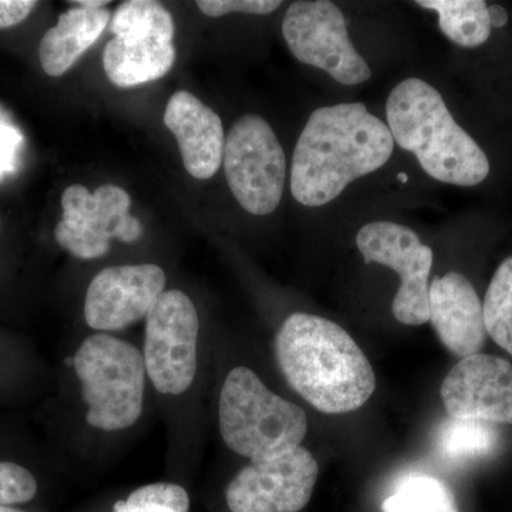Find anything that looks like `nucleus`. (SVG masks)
<instances>
[{
    "label": "nucleus",
    "instance_id": "4468645a",
    "mask_svg": "<svg viewBox=\"0 0 512 512\" xmlns=\"http://www.w3.org/2000/svg\"><path fill=\"white\" fill-rule=\"evenodd\" d=\"M429 306L431 325L453 355L464 359L480 353L487 339L483 303L466 276L456 271L434 276Z\"/></svg>",
    "mask_w": 512,
    "mask_h": 512
},
{
    "label": "nucleus",
    "instance_id": "a211bd4d",
    "mask_svg": "<svg viewBox=\"0 0 512 512\" xmlns=\"http://www.w3.org/2000/svg\"><path fill=\"white\" fill-rule=\"evenodd\" d=\"M416 5L436 10L441 32L458 46L471 49L490 39L493 28L484 0H417Z\"/></svg>",
    "mask_w": 512,
    "mask_h": 512
},
{
    "label": "nucleus",
    "instance_id": "4be33fe9",
    "mask_svg": "<svg viewBox=\"0 0 512 512\" xmlns=\"http://www.w3.org/2000/svg\"><path fill=\"white\" fill-rule=\"evenodd\" d=\"M485 330L512 356V256L498 266L483 303Z\"/></svg>",
    "mask_w": 512,
    "mask_h": 512
},
{
    "label": "nucleus",
    "instance_id": "f8f14e48",
    "mask_svg": "<svg viewBox=\"0 0 512 512\" xmlns=\"http://www.w3.org/2000/svg\"><path fill=\"white\" fill-rule=\"evenodd\" d=\"M441 399L451 419L512 424V365L503 357H464L441 384Z\"/></svg>",
    "mask_w": 512,
    "mask_h": 512
},
{
    "label": "nucleus",
    "instance_id": "b1692460",
    "mask_svg": "<svg viewBox=\"0 0 512 512\" xmlns=\"http://www.w3.org/2000/svg\"><path fill=\"white\" fill-rule=\"evenodd\" d=\"M37 494L35 476L10 461H0V507H12L32 501Z\"/></svg>",
    "mask_w": 512,
    "mask_h": 512
},
{
    "label": "nucleus",
    "instance_id": "9d476101",
    "mask_svg": "<svg viewBox=\"0 0 512 512\" xmlns=\"http://www.w3.org/2000/svg\"><path fill=\"white\" fill-rule=\"evenodd\" d=\"M318 476V461L303 447L274 460L251 461L227 487L229 510L299 512L311 501Z\"/></svg>",
    "mask_w": 512,
    "mask_h": 512
},
{
    "label": "nucleus",
    "instance_id": "bb28decb",
    "mask_svg": "<svg viewBox=\"0 0 512 512\" xmlns=\"http://www.w3.org/2000/svg\"><path fill=\"white\" fill-rule=\"evenodd\" d=\"M143 235V225L133 215L128 214L120 221L119 227L114 232V238L121 242H136Z\"/></svg>",
    "mask_w": 512,
    "mask_h": 512
},
{
    "label": "nucleus",
    "instance_id": "c85d7f7f",
    "mask_svg": "<svg viewBox=\"0 0 512 512\" xmlns=\"http://www.w3.org/2000/svg\"><path fill=\"white\" fill-rule=\"evenodd\" d=\"M72 5L80 6V8L87 9H100L109 5V0H77V2H70Z\"/></svg>",
    "mask_w": 512,
    "mask_h": 512
},
{
    "label": "nucleus",
    "instance_id": "393cba45",
    "mask_svg": "<svg viewBox=\"0 0 512 512\" xmlns=\"http://www.w3.org/2000/svg\"><path fill=\"white\" fill-rule=\"evenodd\" d=\"M279 0H198L197 6L210 18H221L228 13L239 12L249 15H269L279 9Z\"/></svg>",
    "mask_w": 512,
    "mask_h": 512
},
{
    "label": "nucleus",
    "instance_id": "7ed1b4c3",
    "mask_svg": "<svg viewBox=\"0 0 512 512\" xmlns=\"http://www.w3.org/2000/svg\"><path fill=\"white\" fill-rule=\"evenodd\" d=\"M386 117L394 143L413 153L434 180L474 187L490 174L484 151L424 80L410 77L397 84L387 99Z\"/></svg>",
    "mask_w": 512,
    "mask_h": 512
},
{
    "label": "nucleus",
    "instance_id": "1a4fd4ad",
    "mask_svg": "<svg viewBox=\"0 0 512 512\" xmlns=\"http://www.w3.org/2000/svg\"><path fill=\"white\" fill-rule=\"evenodd\" d=\"M356 245L366 264L392 268L400 276L393 315L403 325L419 326L430 320L429 276L433 249L413 229L396 222L377 221L360 228Z\"/></svg>",
    "mask_w": 512,
    "mask_h": 512
},
{
    "label": "nucleus",
    "instance_id": "9b49d317",
    "mask_svg": "<svg viewBox=\"0 0 512 512\" xmlns=\"http://www.w3.org/2000/svg\"><path fill=\"white\" fill-rule=\"evenodd\" d=\"M165 274L154 264L121 265L103 269L90 282L84 318L97 332H117L143 318L164 292Z\"/></svg>",
    "mask_w": 512,
    "mask_h": 512
},
{
    "label": "nucleus",
    "instance_id": "5701e85b",
    "mask_svg": "<svg viewBox=\"0 0 512 512\" xmlns=\"http://www.w3.org/2000/svg\"><path fill=\"white\" fill-rule=\"evenodd\" d=\"M114 512H188L190 495L181 485L156 483L143 485L114 504Z\"/></svg>",
    "mask_w": 512,
    "mask_h": 512
},
{
    "label": "nucleus",
    "instance_id": "dca6fc26",
    "mask_svg": "<svg viewBox=\"0 0 512 512\" xmlns=\"http://www.w3.org/2000/svg\"><path fill=\"white\" fill-rule=\"evenodd\" d=\"M111 20L109 9L72 8L60 15L55 28L49 29L39 46L43 72L60 77L99 40Z\"/></svg>",
    "mask_w": 512,
    "mask_h": 512
},
{
    "label": "nucleus",
    "instance_id": "aec40b11",
    "mask_svg": "<svg viewBox=\"0 0 512 512\" xmlns=\"http://www.w3.org/2000/svg\"><path fill=\"white\" fill-rule=\"evenodd\" d=\"M500 443L494 424L478 420L450 419L437 437L440 453L454 463L490 456Z\"/></svg>",
    "mask_w": 512,
    "mask_h": 512
},
{
    "label": "nucleus",
    "instance_id": "20e7f679",
    "mask_svg": "<svg viewBox=\"0 0 512 512\" xmlns=\"http://www.w3.org/2000/svg\"><path fill=\"white\" fill-rule=\"evenodd\" d=\"M218 420L225 444L251 461L284 456L301 447L308 433L305 410L271 392L248 367L228 373Z\"/></svg>",
    "mask_w": 512,
    "mask_h": 512
},
{
    "label": "nucleus",
    "instance_id": "f3484780",
    "mask_svg": "<svg viewBox=\"0 0 512 512\" xmlns=\"http://www.w3.org/2000/svg\"><path fill=\"white\" fill-rule=\"evenodd\" d=\"M175 56L173 42L114 37L104 49V72L114 86L130 89L164 77L173 69Z\"/></svg>",
    "mask_w": 512,
    "mask_h": 512
},
{
    "label": "nucleus",
    "instance_id": "423d86ee",
    "mask_svg": "<svg viewBox=\"0 0 512 512\" xmlns=\"http://www.w3.org/2000/svg\"><path fill=\"white\" fill-rule=\"evenodd\" d=\"M222 163L229 188L245 211L268 215L279 207L284 195L286 158L268 121L254 114L235 121L225 140Z\"/></svg>",
    "mask_w": 512,
    "mask_h": 512
},
{
    "label": "nucleus",
    "instance_id": "cd10ccee",
    "mask_svg": "<svg viewBox=\"0 0 512 512\" xmlns=\"http://www.w3.org/2000/svg\"><path fill=\"white\" fill-rule=\"evenodd\" d=\"M488 18L491 28H504L508 23V12L500 5L488 6Z\"/></svg>",
    "mask_w": 512,
    "mask_h": 512
},
{
    "label": "nucleus",
    "instance_id": "a878e982",
    "mask_svg": "<svg viewBox=\"0 0 512 512\" xmlns=\"http://www.w3.org/2000/svg\"><path fill=\"white\" fill-rule=\"evenodd\" d=\"M36 6L33 0H0V29L19 25L29 18Z\"/></svg>",
    "mask_w": 512,
    "mask_h": 512
},
{
    "label": "nucleus",
    "instance_id": "f257e3e1",
    "mask_svg": "<svg viewBox=\"0 0 512 512\" xmlns=\"http://www.w3.org/2000/svg\"><path fill=\"white\" fill-rule=\"evenodd\" d=\"M393 150L389 127L365 104L315 110L293 151V198L305 207L329 204L357 178L382 168Z\"/></svg>",
    "mask_w": 512,
    "mask_h": 512
},
{
    "label": "nucleus",
    "instance_id": "0eeeda50",
    "mask_svg": "<svg viewBox=\"0 0 512 512\" xmlns=\"http://www.w3.org/2000/svg\"><path fill=\"white\" fill-rule=\"evenodd\" d=\"M200 318L178 289L164 291L148 312L144 363L151 383L163 394H183L197 375Z\"/></svg>",
    "mask_w": 512,
    "mask_h": 512
},
{
    "label": "nucleus",
    "instance_id": "2eb2a0df",
    "mask_svg": "<svg viewBox=\"0 0 512 512\" xmlns=\"http://www.w3.org/2000/svg\"><path fill=\"white\" fill-rule=\"evenodd\" d=\"M164 123L177 138L187 173L197 180L214 177L224 158L220 116L194 94L180 90L168 100Z\"/></svg>",
    "mask_w": 512,
    "mask_h": 512
},
{
    "label": "nucleus",
    "instance_id": "39448f33",
    "mask_svg": "<svg viewBox=\"0 0 512 512\" xmlns=\"http://www.w3.org/2000/svg\"><path fill=\"white\" fill-rule=\"evenodd\" d=\"M73 366L82 382L90 426L120 431L137 423L147 373L140 349L107 333H94L77 349Z\"/></svg>",
    "mask_w": 512,
    "mask_h": 512
},
{
    "label": "nucleus",
    "instance_id": "6ab92c4d",
    "mask_svg": "<svg viewBox=\"0 0 512 512\" xmlns=\"http://www.w3.org/2000/svg\"><path fill=\"white\" fill-rule=\"evenodd\" d=\"M110 30L117 39L173 42L174 20L160 2L128 0L113 13Z\"/></svg>",
    "mask_w": 512,
    "mask_h": 512
},
{
    "label": "nucleus",
    "instance_id": "6e6552de",
    "mask_svg": "<svg viewBox=\"0 0 512 512\" xmlns=\"http://www.w3.org/2000/svg\"><path fill=\"white\" fill-rule=\"evenodd\" d=\"M282 35L299 62L318 67L345 86L372 77L369 64L349 39L342 10L328 0L292 3L282 23Z\"/></svg>",
    "mask_w": 512,
    "mask_h": 512
},
{
    "label": "nucleus",
    "instance_id": "c756f323",
    "mask_svg": "<svg viewBox=\"0 0 512 512\" xmlns=\"http://www.w3.org/2000/svg\"><path fill=\"white\" fill-rule=\"evenodd\" d=\"M0 512H26V511L18 510V508H13V507H5V505H3V507H0Z\"/></svg>",
    "mask_w": 512,
    "mask_h": 512
},
{
    "label": "nucleus",
    "instance_id": "412c9836",
    "mask_svg": "<svg viewBox=\"0 0 512 512\" xmlns=\"http://www.w3.org/2000/svg\"><path fill=\"white\" fill-rule=\"evenodd\" d=\"M382 508L384 512H460L450 487L426 474L404 477Z\"/></svg>",
    "mask_w": 512,
    "mask_h": 512
},
{
    "label": "nucleus",
    "instance_id": "f03ea898",
    "mask_svg": "<svg viewBox=\"0 0 512 512\" xmlns=\"http://www.w3.org/2000/svg\"><path fill=\"white\" fill-rule=\"evenodd\" d=\"M275 353L292 389L319 412H353L375 393V372L365 353L328 319L293 313L276 335Z\"/></svg>",
    "mask_w": 512,
    "mask_h": 512
},
{
    "label": "nucleus",
    "instance_id": "ddd939ff",
    "mask_svg": "<svg viewBox=\"0 0 512 512\" xmlns=\"http://www.w3.org/2000/svg\"><path fill=\"white\" fill-rule=\"evenodd\" d=\"M62 207L63 218L55 229L60 247L80 259H97L110 251L116 228L130 214L131 198L117 185L90 192L77 184L64 190Z\"/></svg>",
    "mask_w": 512,
    "mask_h": 512
}]
</instances>
